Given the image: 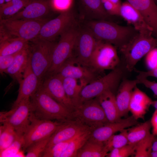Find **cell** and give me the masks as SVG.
Masks as SVG:
<instances>
[{"instance_id": "6da1fadb", "label": "cell", "mask_w": 157, "mask_h": 157, "mask_svg": "<svg viewBox=\"0 0 157 157\" xmlns=\"http://www.w3.org/2000/svg\"><path fill=\"white\" fill-rule=\"evenodd\" d=\"M84 25L97 40L110 43L119 49L139 32L131 25L123 26L108 20L86 21Z\"/></svg>"}, {"instance_id": "7a4b0ae2", "label": "cell", "mask_w": 157, "mask_h": 157, "mask_svg": "<svg viewBox=\"0 0 157 157\" xmlns=\"http://www.w3.org/2000/svg\"><path fill=\"white\" fill-rule=\"evenodd\" d=\"M30 99L32 112L38 118L60 122L71 120V113L40 87Z\"/></svg>"}, {"instance_id": "3957f363", "label": "cell", "mask_w": 157, "mask_h": 157, "mask_svg": "<svg viewBox=\"0 0 157 157\" xmlns=\"http://www.w3.org/2000/svg\"><path fill=\"white\" fill-rule=\"evenodd\" d=\"M152 33L139 32L119 50L129 72L134 69L137 63L151 49L157 47V38Z\"/></svg>"}, {"instance_id": "277c9868", "label": "cell", "mask_w": 157, "mask_h": 157, "mask_svg": "<svg viewBox=\"0 0 157 157\" xmlns=\"http://www.w3.org/2000/svg\"><path fill=\"white\" fill-rule=\"evenodd\" d=\"M57 43L39 38L28 41L30 65L41 83L51 66Z\"/></svg>"}, {"instance_id": "5b68a950", "label": "cell", "mask_w": 157, "mask_h": 157, "mask_svg": "<svg viewBox=\"0 0 157 157\" xmlns=\"http://www.w3.org/2000/svg\"><path fill=\"white\" fill-rule=\"evenodd\" d=\"M49 20L0 19V40L11 36L32 40L37 38L43 25Z\"/></svg>"}, {"instance_id": "8992f818", "label": "cell", "mask_w": 157, "mask_h": 157, "mask_svg": "<svg viewBox=\"0 0 157 157\" xmlns=\"http://www.w3.org/2000/svg\"><path fill=\"white\" fill-rule=\"evenodd\" d=\"M80 25L78 21L76 22L60 35L53 51L51 66L45 77L55 74L71 56Z\"/></svg>"}, {"instance_id": "52a82bcc", "label": "cell", "mask_w": 157, "mask_h": 157, "mask_svg": "<svg viewBox=\"0 0 157 157\" xmlns=\"http://www.w3.org/2000/svg\"><path fill=\"white\" fill-rule=\"evenodd\" d=\"M71 120L76 121L92 130L109 122L96 98L75 107L71 112Z\"/></svg>"}, {"instance_id": "ba28073f", "label": "cell", "mask_w": 157, "mask_h": 157, "mask_svg": "<svg viewBox=\"0 0 157 157\" xmlns=\"http://www.w3.org/2000/svg\"><path fill=\"white\" fill-rule=\"evenodd\" d=\"M122 73L121 70L116 67L107 74L85 85L80 92L78 105L96 98L105 91H113L119 83Z\"/></svg>"}, {"instance_id": "9c48e42d", "label": "cell", "mask_w": 157, "mask_h": 157, "mask_svg": "<svg viewBox=\"0 0 157 157\" xmlns=\"http://www.w3.org/2000/svg\"><path fill=\"white\" fill-rule=\"evenodd\" d=\"M32 111L30 99H24L13 106L10 110L1 112L0 123L11 126L18 135H24L29 124Z\"/></svg>"}, {"instance_id": "30bf717a", "label": "cell", "mask_w": 157, "mask_h": 157, "mask_svg": "<svg viewBox=\"0 0 157 157\" xmlns=\"http://www.w3.org/2000/svg\"><path fill=\"white\" fill-rule=\"evenodd\" d=\"M117 49L110 43L97 40L90 59V67L99 73L116 68L119 62Z\"/></svg>"}, {"instance_id": "8fae6325", "label": "cell", "mask_w": 157, "mask_h": 157, "mask_svg": "<svg viewBox=\"0 0 157 157\" xmlns=\"http://www.w3.org/2000/svg\"><path fill=\"white\" fill-rule=\"evenodd\" d=\"M63 122L40 119L32 111L29 124L24 134L23 151L32 143L51 136Z\"/></svg>"}, {"instance_id": "7c38bea8", "label": "cell", "mask_w": 157, "mask_h": 157, "mask_svg": "<svg viewBox=\"0 0 157 157\" xmlns=\"http://www.w3.org/2000/svg\"><path fill=\"white\" fill-rule=\"evenodd\" d=\"M97 41L88 28L80 25L71 56L80 64L91 67L90 60Z\"/></svg>"}, {"instance_id": "4fadbf2b", "label": "cell", "mask_w": 157, "mask_h": 157, "mask_svg": "<svg viewBox=\"0 0 157 157\" xmlns=\"http://www.w3.org/2000/svg\"><path fill=\"white\" fill-rule=\"evenodd\" d=\"M77 21L76 15L73 9L61 13L56 17L49 20L43 25L36 38L55 41L66 29Z\"/></svg>"}, {"instance_id": "5bb4252c", "label": "cell", "mask_w": 157, "mask_h": 157, "mask_svg": "<svg viewBox=\"0 0 157 157\" xmlns=\"http://www.w3.org/2000/svg\"><path fill=\"white\" fill-rule=\"evenodd\" d=\"M99 73L91 67L80 64L71 56L55 74L62 78H69L78 80L87 84L100 77L98 75Z\"/></svg>"}, {"instance_id": "9a60e30c", "label": "cell", "mask_w": 157, "mask_h": 157, "mask_svg": "<svg viewBox=\"0 0 157 157\" xmlns=\"http://www.w3.org/2000/svg\"><path fill=\"white\" fill-rule=\"evenodd\" d=\"M138 123L137 120L131 116L114 122H108L92 130L89 140L104 143L118 132L132 127Z\"/></svg>"}, {"instance_id": "2e32d148", "label": "cell", "mask_w": 157, "mask_h": 157, "mask_svg": "<svg viewBox=\"0 0 157 157\" xmlns=\"http://www.w3.org/2000/svg\"><path fill=\"white\" fill-rule=\"evenodd\" d=\"M40 88L71 113L75 107L68 98L64 88L62 78L56 74L45 76Z\"/></svg>"}, {"instance_id": "e0dca14e", "label": "cell", "mask_w": 157, "mask_h": 157, "mask_svg": "<svg viewBox=\"0 0 157 157\" xmlns=\"http://www.w3.org/2000/svg\"><path fill=\"white\" fill-rule=\"evenodd\" d=\"M53 12L49 0H33L22 10L8 19H50L49 17Z\"/></svg>"}, {"instance_id": "ac0fdd59", "label": "cell", "mask_w": 157, "mask_h": 157, "mask_svg": "<svg viewBox=\"0 0 157 157\" xmlns=\"http://www.w3.org/2000/svg\"><path fill=\"white\" fill-rule=\"evenodd\" d=\"M79 18L85 22L108 20L110 16L105 10L101 0H76Z\"/></svg>"}, {"instance_id": "d6986e66", "label": "cell", "mask_w": 157, "mask_h": 157, "mask_svg": "<svg viewBox=\"0 0 157 157\" xmlns=\"http://www.w3.org/2000/svg\"><path fill=\"white\" fill-rule=\"evenodd\" d=\"M88 130L91 129L74 120L63 122L51 135L46 149L58 143L71 140Z\"/></svg>"}, {"instance_id": "ffe728a7", "label": "cell", "mask_w": 157, "mask_h": 157, "mask_svg": "<svg viewBox=\"0 0 157 157\" xmlns=\"http://www.w3.org/2000/svg\"><path fill=\"white\" fill-rule=\"evenodd\" d=\"M41 84V82L31 69L29 60L23 78L19 84L17 96L12 106L24 99H30L39 89Z\"/></svg>"}, {"instance_id": "44dd1931", "label": "cell", "mask_w": 157, "mask_h": 157, "mask_svg": "<svg viewBox=\"0 0 157 157\" xmlns=\"http://www.w3.org/2000/svg\"><path fill=\"white\" fill-rule=\"evenodd\" d=\"M142 15L157 38V5L154 0H126Z\"/></svg>"}, {"instance_id": "7402d4cb", "label": "cell", "mask_w": 157, "mask_h": 157, "mask_svg": "<svg viewBox=\"0 0 157 157\" xmlns=\"http://www.w3.org/2000/svg\"><path fill=\"white\" fill-rule=\"evenodd\" d=\"M153 101L137 86L134 89L129 105V111L136 120L144 119Z\"/></svg>"}, {"instance_id": "603a6c76", "label": "cell", "mask_w": 157, "mask_h": 157, "mask_svg": "<svg viewBox=\"0 0 157 157\" xmlns=\"http://www.w3.org/2000/svg\"><path fill=\"white\" fill-rule=\"evenodd\" d=\"M120 16L139 32L153 33L152 29L148 25L142 15L127 1L122 3L120 6Z\"/></svg>"}, {"instance_id": "cb8c5ba5", "label": "cell", "mask_w": 157, "mask_h": 157, "mask_svg": "<svg viewBox=\"0 0 157 157\" xmlns=\"http://www.w3.org/2000/svg\"><path fill=\"white\" fill-rule=\"evenodd\" d=\"M138 79H125L121 83L116 97L117 104L121 117L127 115L133 90L138 84Z\"/></svg>"}, {"instance_id": "d4e9b609", "label": "cell", "mask_w": 157, "mask_h": 157, "mask_svg": "<svg viewBox=\"0 0 157 157\" xmlns=\"http://www.w3.org/2000/svg\"><path fill=\"white\" fill-rule=\"evenodd\" d=\"M30 60L27 45L19 51L11 65L5 72L19 84L21 81Z\"/></svg>"}, {"instance_id": "484cf974", "label": "cell", "mask_w": 157, "mask_h": 157, "mask_svg": "<svg viewBox=\"0 0 157 157\" xmlns=\"http://www.w3.org/2000/svg\"><path fill=\"white\" fill-rule=\"evenodd\" d=\"M96 98L103 108L109 122H116L122 119L113 91H105Z\"/></svg>"}, {"instance_id": "4316f807", "label": "cell", "mask_w": 157, "mask_h": 157, "mask_svg": "<svg viewBox=\"0 0 157 157\" xmlns=\"http://www.w3.org/2000/svg\"><path fill=\"white\" fill-rule=\"evenodd\" d=\"M109 152L104 143L88 139L78 151L76 157H104Z\"/></svg>"}, {"instance_id": "83f0119b", "label": "cell", "mask_w": 157, "mask_h": 157, "mask_svg": "<svg viewBox=\"0 0 157 157\" xmlns=\"http://www.w3.org/2000/svg\"><path fill=\"white\" fill-rule=\"evenodd\" d=\"M62 78L63 86L67 95L75 107L79 105L81 91L87 84L82 81L74 78Z\"/></svg>"}, {"instance_id": "f1b7e54d", "label": "cell", "mask_w": 157, "mask_h": 157, "mask_svg": "<svg viewBox=\"0 0 157 157\" xmlns=\"http://www.w3.org/2000/svg\"><path fill=\"white\" fill-rule=\"evenodd\" d=\"M28 41L14 37H9L0 40V55L16 53L24 49Z\"/></svg>"}, {"instance_id": "f546056e", "label": "cell", "mask_w": 157, "mask_h": 157, "mask_svg": "<svg viewBox=\"0 0 157 157\" xmlns=\"http://www.w3.org/2000/svg\"><path fill=\"white\" fill-rule=\"evenodd\" d=\"M150 120L138 123L128 129L129 144H135L151 134Z\"/></svg>"}, {"instance_id": "4dcf8cb0", "label": "cell", "mask_w": 157, "mask_h": 157, "mask_svg": "<svg viewBox=\"0 0 157 157\" xmlns=\"http://www.w3.org/2000/svg\"><path fill=\"white\" fill-rule=\"evenodd\" d=\"M33 0H11L0 6V19H7L16 14Z\"/></svg>"}, {"instance_id": "1f68e13d", "label": "cell", "mask_w": 157, "mask_h": 157, "mask_svg": "<svg viewBox=\"0 0 157 157\" xmlns=\"http://www.w3.org/2000/svg\"><path fill=\"white\" fill-rule=\"evenodd\" d=\"M92 131H84L72 139L61 157H76L78 151L89 139Z\"/></svg>"}, {"instance_id": "d6a6232c", "label": "cell", "mask_w": 157, "mask_h": 157, "mask_svg": "<svg viewBox=\"0 0 157 157\" xmlns=\"http://www.w3.org/2000/svg\"><path fill=\"white\" fill-rule=\"evenodd\" d=\"M0 127V153L8 148L13 142L18 135L10 125L1 124Z\"/></svg>"}, {"instance_id": "836d02e7", "label": "cell", "mask_w": 157, "mask_h": 157, "mask_svg": "<svg viewBox=\"0 0 157 157\" xmlns=\"http://www.w3.org/2000/svg\"><path fill=\"white\" fill-rule=\"evenodd\" d=\"M155 136L150 134L136 144L135 157H151L152 144Z\"/></svg>"}, {"instance_id": "e575fe53", "label": "cell", "mask_w": 157, "mask_h": 157, "mask_svg": "<svg viewBox=\"0 0 157 157\" xmlns=\"http://www.w3.org/2000/svg\"><path fill=\"white\" fill-rule=\"evenodd\" d=\"M51 136L36 141L31 144L26 151V157H42Z\"/></svg>"}, {"instance_id": "d590c367", "label": "cell", "mask_w": 157, "mask_h": 157, "mask_svg": "<svg viewBox=\"0 0 157 157\" xmlns=\"http://www.w3.org/2000/svg\"><path fill=\"white\" fill-rule=\"evenodd\" d=\"M128 129H125L117 135L114 134L104 143L109 151L114 149L123 147L129 144L127 136Z\"/></svg>"}, {"instance_id": "8d00e7d4", "label": "cell", "mask_w": 157, "mask_h": 157, "mask_svg": "<svg viewBox=\"0 0 157 157\" xmlns=\"http://www.w3.org/2000/svg\"><path fill=\"white\" fill-rule=\"evenodd\" d=\"M24 142V135H18L12 144L0 153V157L18 156Z\"/></svg>"}, {"instance_id": "74e56055", "label": "cell", "mask_w": 157, "mask_h": 157, "mask_svg": "<svg viewBox=\"0 0 157 157\" xmlns=\"http://www.w3.org/2000/svg\"><path fill=\"white\" fill-rule=\"evenodd\" d=\"M72 140L58 143L47 148L42 157H61Z\"/></svg>"}, {"instance_id": "f35d334b", "label": "cell", "mask_w": 157, "mask_h": 157, "mask_svg": "<svg viewBox=\"0 0 157 157\" xmlns=\"http://www.w3.org/2000/svg\"><path fill=\"white\" fill-rule=\"evenodd\" d=\"M49 1L53 11L60 13L73 9L75 0H49Z\"/></svg>"}, {"instance_id": "ab89813d", "label": "cell", "mask_w": 157, "mask_h": 157, "mask_svg": "<svg viewBox=\"0 0 157 157\" xmlns=\"http://www.w3.org/2000/svg\"><path fill=\"white\" fill-rule=\"evenodd\" d=\"M135 144H128L119 148L114 149L108 153L107 157H128L134 155Z\"/></svg>"}, {"instance_id": "60d3db41", "label": "cell", "mask_w": 157, "mask_h": 157, "mask_svg": "<svg viewBox=\"0 0 157 157\" xmlns=\"http://www.w3.org/2000/svg\"><path fill=\"white\" fill-rule=\"evenodd\" d=\"M19 52L11 55H0V72L1 74L5 73L6 71L13 63Z\"/></svg>"}, {"instance_id": "b9f144b4", "label": "cell", "mask_w": 157, "mask_h": 157, "mask_svg": "<svg viewBox=\"0 0 157 157\" xmlns=\"http://www.w3.org/2000/svg\"><path fill=\"white\" fill-rule=\"evenodd\" d=\"M145 62L149 70L157 68V47L151 49L146 55Z\"/></svg>"}, {"instance_id": "7bdbcfd3", "label": "cell", "mask_w": 157, "mask_h": 157, "mask_svg": "<svg viewBox=\"0 0 157 157\" xmlns=\"http://www.w3.org/2000/svg\"><path fill=\"white\" fill-rule=\"evenodd\" d=\"M103 7L107 13L110 16H120L119 6L108 0H101Z\"/></svg>"}, {"instance_id": "ee69618b", "label": "cell", "mask_w": 157, "mask_h": 157, "mask_svg": "<svg viewBox=\"0 0 157 157\" xmlns=\"http://www.w3.org/2000/svg\"><path fill=\"white\" fill-rule=\"evenodd\" d=\"M137 79L139 80V83L143 84L146 87L150 89L152 91L154 95L157 96V82L150 81L147 78Z\"/></svg>"}, {"instance_id": "f6af8a7d", "label": "cell", "mask_w": 157, "mask_h": 157, "mask_svg": "<svg viewBox=\"0 0 157 157\" xmlns=\"http://www.w3.org/2000/svg\"><path fill=\"white\" fill-rule=\"evenodd\" d=\"M135 71L138 74L137 76V79L147 78L149 76L154 77L157 78V68L147 71H140L137 70H135Z\"/></svg>"}, {"instance_id": "bcb514c9", "label": "cell", "mask_w": 157, "mask_h": 157, "mask_svg": "<svg viewBox=\"0 0 157 157\" xmlns=\"http://www.w3.org/2000/svg\"><path fill=\"white\" fill-rule=\"evenodd\" d=\"M150 120L152 128V134L154 136H157V110L155 109Z\"/></svg>"}, {"instance_id": "7dc6e473", "label": "cell", "mask_w": 157, "mask_h": 157, "mask_svg": "<svg viewBox=\"0 0 157 157\" xmlns=\"http://www.w3.org/2000/svg\"><path fill=\"white\" fill-rule=\"evenodd\" d=\"M152 151H157V136H155L153 142Z\"/></svg>"}, {"instance_id": "c3c4849f", "label": "cell", "mask_w": 157, "mask_h": 157, "mask_svg": "<svg viewBox=\"0 0 157 157\" xmlns=\"http://www.w3.org/2000/svg\"><path fill=\"white\" fill-rule=\"evenodd\" d=\"M113 2L120 6L122 3L121 0H108Z\"/></svg>"}, {"instance_id": "681fc988", "label": "cell", "mask_w": 157, "mask_h": 157, "mask_svg": "<svg viewBox=\"0 0 157 157\" xmlns=\"http://www.w3.org/2000/svg\"><path fill=\"white\" fill-rule=\"evenodd\" d=\"M151 106H153L155 109L157 110V100L153 101Z\"/></svg>"}, {"instance_id": "f907efd6", "label": "cell", "mask_w": 157, "mask_h": 157, "mask_svg": "<svg viewBox=\"0 0 157 157\" xmlns=\"http://www.w3.org/2000/svg\"><path fill=\"white\" fill-rule=\"evenodd\" d=\"M151 157H157V151H152L151 154Z\"/></svg>"}, {"instance_id": "816d5d0a", "label": "cell", "mask_w": 157, "mask_h": 157, "mask_svg": "<svg viewBox=\"0 0 157 157\" xmlns=\"http://www.w3.org/2000/svg\"><path fill=\"white\" fill-rule=\"evenodd\" d=\"M5 1V0H0V6L3 4Z\"/></svg>"}, {"instance_id": "f5cc1de1", "label": "cell", "mask_w": 157, "mask_h": 157, "mask_svg": "<svg viewBox=\"0 0 157 157\" xmlns=\"http://www.w3.org/2000/svg\"><path fill=\"white\" fill-rule=\"evenodd\" d=\"M11 0H5V1L6 2H9L11 1Z\"/></svg>"}, {"instance_id": "db71d44e", "label": "cell", "mask_w": 157, "mask_h": 157, "mask_svg": "<svg viewBox=\"0 0 157 157\" xmlns=\"http://www.w3.org/2000/svg\"><path fill=\"white\" fill-rule=\"evenodd\" d=\"M156 3L157 5V0H154Z\"/></svg>"}]
</instances>
